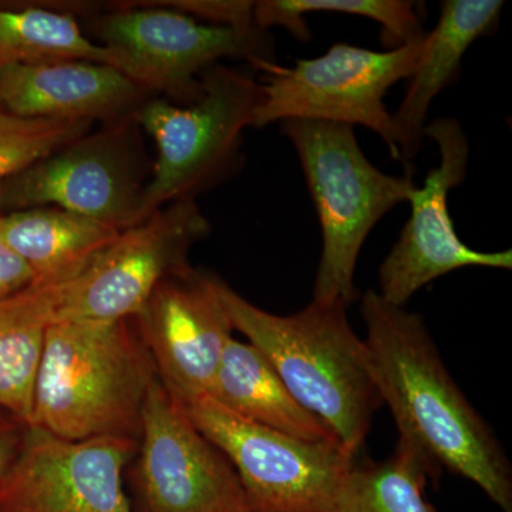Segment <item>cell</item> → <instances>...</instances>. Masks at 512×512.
<instances>
[{"instance_id": "cell-14", "label": "cell", "mask_w": 512, "mask_h": 512, "mask_svg": "<svg viewBox=\"0 0 512 512\" xmlns=\"http://www.w3.org/2000/svg\"><path fill=\"white\" fill-rule=\"evenodd\" d=\"M157 375L181 403L210 392L232 325L214 276L187 266L168 276L136 318Z\"/></svg>"}, {"instance_id": "cell-15", "label": "cell", "mask_w": 512, "mask_h": 512, "mask_svg": "<svg viewBox=\"0 0 512 512\" xmlns=\"http://www.w3.org/2000/svg\"><path fill=\"white\" fill-rule=\"evenodd\" d=\"M158 97L107 64L63 60L0 67V107L28 119L111 123Z\"/></svg>"}, {"instance_id": "cell-22", "label": "cell", "mask_w": 512, "mask_h": 512, "mask_svg": "<svg viewBox=\"0 0 512 512\" xmlns=\"http://www.w3.org/2000/svg\"><path fill=\"white\" fill-rule=\"evenodd\" d=\"M419 9L410 0H259L254 5V25L262 30L281 26L299 42H309L312 33L305 20L308 13L363 16L379 23L384 45L396 49L426 33Z\"/></svg>"}, {"instance_id": "cell-1", "label": "cell", "mask_w": 512, "mask_h": 512, "mask_svg": "<svg viewBox=\"0 0 512 512\" xmlns=\"http://www.w3.org/2000/svg\"><path fill=\"white\" fill-rule=\"evenodd\" d=\"M360 313L377 389L400 439L439 470L476 484L503 512H512L510 461L448 373L423 318L384 301L375 289L363 295Z\"/></svg>"}, {"instance_id": "cell-11", "label": "cell", "mask_w": 512, "mask_h": 512, "mask_svg": "<svg viewBox=\"0 0 512 512\" xmlns=\"http://www.w3.org/2000/svg\"><path fill=\"white\" fill-rule=\"evenodd\" d=\"M210 231L195 198L165 205L121 231L79 278L64 284L56 320L136 318L164 279L190 266L188 252Z\"/></svg>"}, {"instance_id": "cell-26", "label": "cell", "mask_w": 512, "mask_h": 512, "mask_svg": "<svg viewBox=\"0 0 512 512\" xmlns=\"http://www.w3.org/2000/svg\"><path fill=\"white\" fill-rule=\"evenodd\" d=\"M23 434H25V430L23 433H19L15 424L0 419V480L18 456Z\"/></svg>"}, {"instance_id": "cell-8", "label": "cell", "mask_w": 512, "mask_h": 512, "mask_svg": "<svg viewBox=\"0 0 512 512\" xmlns=\"http://www.w3.org/2000/svg\"><path fill=\"white\" fill-rule=\"evenodd\" d=\"M124 5L93 16L90 32L130 60L138 84L174 104L197 103L201 73L222 59H245L262 73L276 64L268 30L202 25L164 2Z\"/></svg>"}, {"instance_id": "cell-4", "label": "cell", "mask_w": 512, "mask_h": 512, "mask_svg": "<svg viewBox=\"0 0 512 512\" xmlns=\"http://www.w3.org/2000/svg\"><path fill=\"white\" fill-rule=\"evenodd\" d=\"M281 127L301 161L322 231L312 301L349 308L366 238L387 212L409 202L412 174H386L370 163L355 127L315 120H286Z\"/></svg>"}, {"instance_id": "cell-18", "label": "cell", "mask_w": 512, "mask_h": 512, "mask_svg": "<svg viewBox=\"0 0 512 512\" xmlns=\"http://www.w3.org/2000/svg\"><path fill=\"white\" fill-rule=\"evenodd\" d=\"M207 396L242 419L296 439L338 441L292 396L266 357L234 336L225 345Z\"/></svg>"}, {"instance_id": "cell-23", "label": "cell", "mask_w": 512, "mask_h": 512, "mask_svg": "<svg viewBox=\"0 0 512 512\" xmlns=\"http://www.w3.org/2000/svg\"><path fill=\"white\" fill-rule=\"evenodd\" d=\"M90 121L28 119L0 107V185L92 130Z\"/></svg>"}, {"instance_id": "cell-10", "label": "cell", "mask_w": 512, "mask_h": 512, "mask_svg": "<svg viewBox=\"0 0 512 512\" xmlns=\"http://www.w3.org/2000/svg\"><path fill=\"white\" fill-rule=\"evenodd\" d=\"M138 440L134 512H254L228 458L160 377L144 400Z\"/></svg>"}, {"instance_id": "cell-9", "label": "cell", "mask_w": 512, "mask_h": 512, "mask_svg": "<svg viewBox=\"0 0 512 512\" xmlns=\"http://www.w3.org/2000/svg\"><path fill=\"white\" fill-rule=\"evenodd\" d=\"M181 404L234 467L252 511H336L356 461L338 441L296 439L242 419L207 394Z\"/></svg>"}, {"instance_id": "cell-12", "label": "cell", "mask_w": 512, "mask_h": 512, "mask_svg": "<svg viewBox=\"0 0 512 512\" xmlns=\"http://www.w3.org/2000/svg\"><path fill=\"white\" fill-rule=\"evenodd\" d=\"M426 137L439 148V164L427 174L423 187L414 188L409 221L379 269L377 293L396 306H406L421 288L457 269L512 268L511 249L470 248L451 220L448 195L466 180L470 160V141L460 121L450 117L431 121L424 130Z\"/></svg>"}, {"instance_id": "cell-25", "label": "cell", "mask_w": 512, "mask_h": 512, "mask_svg": "<svg viewBox=\"0 0 512 512\" xmlns=\"http://www.w3.org/2000/svg\"><path fill=\"white\" fill-rule=\"evenodd\" d=\"M33 285V274L26 262L0 238V299L15 295Z\"/></svg>"}, {"instance_id": "cell-6", "label": "cell", "mask_w": 512, "mask_h": 512, "mask_svg": "<svg viewBox=\"0 0 512 512\" xmlns=\"http://www.w3.org/2000/svg\"><path fill=\"white\" fill-rule=\"evenodd\" d=\"M136 116L101 124L0 185V214L56 207L124 231L141 222L153 165Z\"/></svg>"}, {"instance_id": "cell-13", "label": "cell", "mask_w": 512, "mask_h": 512, "mask_svg": "<svg viewBox=\"0 0 512 512\" xmlns=\"http://www.w3.org/2000/svg\"><path fill=\"white\" fill-rule=\"evenodd\" d=\"M136 453L130 437L69 440L28 426L0 480V512H134L124 471Z\"/></svg>"}, {"instance_id": "cell-19", "label": "cell", "mask_w": 512, "mask_h": 512, "mask_svg": "<svg viewBox=\"0 0 512 512\" xmlns=\"http://www.w3.org/2000/svg\"><path fill=\"white\" fill-rule=\"evenodd\" d=\"M63 288L32 285L0 299V407L23 426L32 419L43 343Z\"/></svg>"}, {"instance_id": "cell-7", "label": "cell", "mask_w": 512, "mask_h": 512, "mask_svg": "<svg viewBox=\"0 0 512 512\" xmlns=\"http://www.w3.org/2000/svg\"><path fill=\"white\" fill-rule=\"evenodd\" d=\"M419 39L386 52L335 43L325 55L276 63L266 70L251 127L286 120H315L375 131L399 158L393 116L384 104L390 87L410 79L424 46Z\"/></svg>"}, {"instance_id": "cell-16", "label": "cell", "mask_w": 512, "mask_h": 512, "mask_svg": "<svg viewBox=\"0 0 512 512\" xmlns=\"http://www.w3.org/2000/svg\"><path fill=\"white\" fill-rule=\"evenodd\" d=\"M504 2L501 0H446L439 22L424 36L409 89L392 114L399 158L412 161L419 154L431 103L460 74L461 60L480 37L494 32Z\"/></svg>"}, {"instance_id": "cell-24", "label": "cell", "mask_w": 512, "mask_h": 512, "mask_svg": "<svg viewBox=\"0 0 512 512\" xmlns=\"http://www.w3.org/2000/svg\"><path fill=\"white\" fill-rule=\"evenodd\" d=\"M168 8L185 13L191 18L205 19L211 25L249 28L254 25L255 2L245 0H181L164 2Z\"/></svg>"}, {"instance_id": "cell-21", "label": "cell", "mask_w": 512, "mask_h": 512, "mask_svg": "<svg viewBox=\"0 0 512 512\" xmlns=\"http://www.w3.org/2000/svg\"><path fill=\"white\" fill-rule=\"evenodd\" d=\"M437 473L419 448L399 439L387 460L353 463L335 512H434L424 493Z\"/></svg>"}, {"instance_id": "cell-3", "label": "cell", "mask_w": 512, "mask_h": 512, "mask_svg": "<svg viewBox=\"0 0 512 512\" xmlns=\"http://www.w3.org/2000/svg\"><path fill=\"white\" fill-rule=\"evenodd\" d=\"M130 320H55L49 326L29 426L69 440L138 441L144 400L158 375Z\"/></svg>"}, {"instance_id": "cell-20", "label": "cell", "mask_w": 512, "mask_h": 512, "mask_svg": "<svg viewBox=\"0 0 512 512\" xmlns=\"http://www.w3.org/2000/svg\"><path fill=\"white\" fill-rule=\"evenodd\" d=\"M63 60L107 64L136 82L130 60L84 35L72 13L49 6H0V67Z\"/></svg>"}, {"instance_id": "cell-17", "label": "cell", "mask_w": 512, "mask_h": 512, "mask_svg": "<svg viewBox=\"0 0 512 512\" xmlns=\"http://www.w3.org/2000/svg\"><path fill=\"white\" fill-rule=\"evenodd\" d=\"M120 232L56 207L0 214V238L26 262L37 286L64 285L79 278Z\"/></svg>"}, {"instance_id": "cell-5", "label": "cell", "mask_w": 512, "mask_h": 512, "mask_svg": "<svg viewBox=\"0 0 512 512\" xmlns=\"http://www.w3.org/2000/svg\"><path fill=\"white\" fill-rule=\"evenodd\" d=\"M200 80L202 97L191 106L153 97L137 111L138 126L157 147L141 221L171 202L210 190L239 167L242 134L251 127L261 84L220 63L205 69Z\"/></svg>"}, {"instance_id": "cell-2", "label": "cell", "mask_w": 512, "mask_h": 512, "mask_svg": "<svg viewBox=\"0 0 512 512\" xmlns=\"http://www.w3.org/2000/svg\"><path fill=\"white\" fill-rule=\"evenodd\" d=\"M214 285L232 329L266 357L292 396L357 458L383 403L372 357L350 325L348 306L312 301L292 315H275L215 276Z\"/></svg>"}]
</instances>
